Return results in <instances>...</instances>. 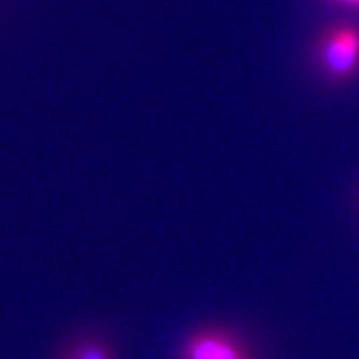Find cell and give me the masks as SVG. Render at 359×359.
Segmentation results:
<instances>
[{
  "label": "cell",
  "instance_id": "cell-1",
  "mask_svg": "<svg viewBox=\"0 0 359 359\" xmlns=\"http://www.w3.org/2000/svg\"><path fill=\"white\" fill-rule=\"evenodd\" d=\"M318 65L332 82H347L359 70V28L334 26L318 44Z\"/></svg>",
  "mask_w": 359,
  "mask_h": 359
},
{
  "label": "cell",
  "instance_id": "cell-2",
  "mask_svg": "<svg viewBox=\"0 0 359 359\" xmlns=\"http://www.w3.org/2000/svg\"><path fill=\"white\" fill-rule=\"evenodd\" d=\"M180 359H248L230 335L202 332L192 335L180 351Z\"/></svg>",
  "mask_w": 359,
  "mask_h": 359
},
{
  "label": "cell",
  "instance_id": "cell-3",
  "mask_svg": "<svg viewBox=\"0 0 359 359\" xmlns=\"http://www.w3.org/2000/svg\"><path fill=\"white\" fill-rule=\"evenodd\" d=\"M58 359H112L110 351L100 344L94 341H82L76 346L68 347Z\"/></svg>",
  "mask_w": 359,
  "mask_h": 359
},
{
  "label": "cell",
  "instance_id": "cell-4",
  "mask_svg": "<svg viewBox=\"0 0 359 359\" xmlns=\"http://www.w3.org/2000/svg\"><path fill=\"white\" fill-rule=\"evenodd\" d=\"M334 2H339V4H346V6H353V8H359V0H334Z\"/></svg>",
  "mask_w": 359,
  "mask_h": 359
}]
</instances>
